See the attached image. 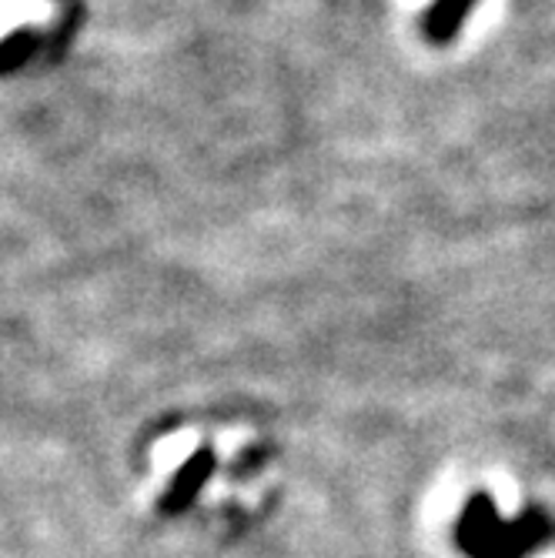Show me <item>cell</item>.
<instances>
[{
	"mask_svg": "<svg viewBox=\"0 0 555 558\" xmlns=\"http://www.w3.org/2000/svg\"><path fill=\"white\" fill-rule=\"evenodd\" d=\"M555 542V522L545 512H526L516 522L498 519L492 495H472L456 522V545L469 558H529Z\"/></svg>",
	"mask_w": 555,
	"mask_h": 558,
	"instance_id": "6da1fadb",
	"label": "cell"
},
{
	"mask_svg": "<svg viewBox=\"0 0 555 558\" xmlns=\"http://www.w3.org/2000/svg\"><path fill=\"white\" fill-rule=\"evenodd\" d=\"M215 465H218L215 451H208V448L194 451L191 459L178 469V475L171 478L168 492H165L161 501H158V509H161L165 515H181L184 509H191L194 498H197V492L205 488L208 478L215 475Z\"/></svg>",
	"mask_w": 555,
	"mask_h": 558,
	"instance_id": "7a4b0ae2",
	"label": "cell"
}]
</instances>
